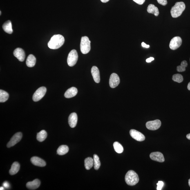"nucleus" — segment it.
I'll list each match as a JSON object with an SVG mask.
<instances>
[{"label": "nucleus", "instance_id": "obj_11", "mask_svg": "<svg viewBox=\"0 0 190 190\" xmlns=\"http://www.w3.org/2000/svg\"><path fill=\"white\" fill-rule=\"evenodd\" d=\"M130 134L132 138L139 142L144 141L146 138L142 133L134 129L130 130Z\"/></svg>", "mask_w": 190, "mask_h": 190}, {"label": "nucleus", "instance_id": "obj_33", "mask_svg": "<svg viewBox=\"0 0 190 190\" xmlns=\"http://www.w3.org/2000/svg\"><path fill=\"white\" fill-rule=\"evenodd\" d=\"M3 186L5 189H8L10 187V184L8 182L5 181L3 183Z\"/></svg>", "mask_w": 190, "mask_h": 190}, {"label": "nucleus", "instance_id": "obj_26", "mask_svg": "<svg viewBox=\"0 0 190 190\" xmlns=\"http://www.w3.org/2000/svg\"><path fill=\"white\" fill-rule=\"evenodd\" d=\"M9 94L4 90H0V102L4 103L8 100Z\"/></svg>", "mask_w": 190, "mask_h": 190}, {"label": "nucleus", "instance_id": "obj_17", "mask_svg": "<svg viewBox=\"0 0 190 190\" xmlns=\"http://www.w3.org/2000/svg\"><path fill=\"white\" fill-rule=\"evenodd\" d=\"M41 182L38 179H35L32 181L29 182L26 184V187L30 190H35L39 187Z\"/></svg>", "mask_w": 190, "mask_h": 190}, {"label": "nucleus", "instance_id": "obj_29", "mask_svg": "<svg viewBox=\"0 0 190 190\" xmlns=\"http://www.w3.org/2000/svg\"><path fill=\"white\" fill-rule=\"evenodd\" d=\"M188 66L187 61H182L180 66H177V70L178 72H183L186 70V68Z\"/></svg>", "mask_w": 190, "mask_h": 190}, {"label": "nucleus", "instance_id": "obj_27", "mask_svg": "<svg viewBox=\"0 0 190 190\" xmlns=\"http://www.w3.org/2000/svg\"><path fill=\"white\" fill-rule=\"evenodd\" d=\"M113 147L115 151L118 153H122L124 151L123 146L118 142H116L114 143Z\"/></svg>", "mask_w": 190, "mask_h": 190}, {"label": "nucleus", "instance_id": "obj_21", "mask_svg": "<svg viewBox=\"0 0 190 190\" xmlns=\"http://www.w3.org/2000/svg\"><path fill=\"white\" fill-rule=\"evenodd\" d=\"M147 11L149 13L153 14L156 16H158L159 14L158 8L152 4H150L148 6Z\"/></svg>", "mask_w": 190, "mask_h": 190}, {"label": "nucleus", "instance_id": "obj_5", "mask_svg": "<svg viewBox=\"0 0 190 190\" xmlns=\"http://www.w3.org/2000/svg\"><path fill=\"white\" fill-rule=\"evenodd\" d=\"M78 55L77 50L73 49L70 51L67 58V63L69 66L73 67L76 64L78 60Z\"/></svg>", "mask_w": 190, "mask_h": 190}, {"label": "nucleus", "instance_id": "obj_3", "mask_svg": "<svg viewBox=\"0 0 190 190\" xmlns=\"http://www.w3.org/2000/svg\"><path fill=\"white\" fill-rule=\"evenodd\" d=\"M125 181L128 185L133 186L139 182V178L138 174L133 171H128L125 175Z\"/></svg>", "mask_w": 190, "mask_h": 190}, {"label": "nucleus", "instance_id": "obj_38", "mask_svg": "<svg viewBox=\"0 0 190 190\" xmlns=\"http://www.w3.org/2000/svg\"><path fill=\"white\" fill-rule=\"evenodd\" d=\"M186 137H187V138L188 139H189V140H190V133L187 135V136H186Z\"/></svg>", "mask_w": 190, "mask_h": 190}, {"label": "nucleus", "instance_id": "obj_24", "mask_svg": "<svg viewBox=\"0 0 190 190\" xmlns=\"http://www.w3.org/2000/svg\"><path fill=\"white\" fill-rule=\"evenodd\" d=\"M47 136V134L46 131L44 130H42L37 133V138L39 142H42L46 139Z\"/></svg>", "mask_w": 190, "mask_h": 190}, {"label": "nucleus", "instance_id": "obj_9", "mask_svg": "<svg viewBox=\"0 0 190 190\" xmlns=\"http://www.w3.org/2000/svg\"><path fill=\"white\" fill-rule=\"evenodd\" d=\"M161 125V122L158 119L149 121L146 124V128L151 130H156L158 129L160 127Z\"/></svg>", "mask_w": 190, "mask_h": 190}, {"label": "nucleus", "instance_id": "obj_15", "mask_svg": "<svg viewBox=\"0 0 190 190\" xmlns=\"http://www.w3.org/2000/svg\"><path fill=\"white\" fill-rule=\"evenodd\" d=\"M91 73L95 82L99 83L100 82V72L98 68L96 66H94L91 69Z\"/></svg>", "mask_w": 190, "mask_h": 190}, {"label": "nucleus", "instance_id": "obj_6", "mask_svg": "<svg viewBox=\"0 0 190 190\" xmlns=\"http://www.w3.org/2000/svg\"><path fill=\"white\" fill-rule=\"evenodd\" d=\"M47 92V89L44 87H42L38 88L34 93L32 99L34 101L37 102L44 97Z\"/></svg>", "mask_w": 190, "mask_h": 190}, {"label": "nucleus", "instance_id": "obj_35", "mask_svg": "<svg viewBox=\"0 0 190 190\" xmlns=\"http://www.w3.org/2000/svg\"><path fill=\"white\" fill-rule=\"evenodd\" d=\"M154 60V58L153 57H151L149 58H148L146 59V62H147L148 63H150L152 61H153Z\"/></svg>", "mask_w": 190, "mask_h": 190}, {"label": "nucleus", "instance_id": "obj_4", "mask_svg": "<svg viewBox=\"0 0 190 190\" xmlns=\"http://www.w3.org/2000/svg\"><path fill=\"white\" fill-rule=\"evenodd\" d=\"M90 41L89 38L86 36L81 38L80 43V50L83 54L88 53L90 50Z\"/></svg>", "mask_w": 190, "mask_h": 190}, {"label": "nucleus", "instance_id": "obj_12", "mask_svg": "<svg viewBox=\"0 0 190 190\" xmlns=\"http://www.w3.org/2000/svg\"><path fill=\"white\" fill-rule=\"evenodd\" d=\"M151 160L160 162H163L165 159L163 154L159 152H153L150 155Z\"/></svg>", "mask_w": 190, "mask_h": 190}, {"label": "nucleus", "instance_id": "obj_40", "mask_svg": "<svg viewBox=\"0 0 190 190\" xmlns=\"http://www.w3.org/2000/svg\"><path fill=\"white\" fill-rule=\"evenodd\" d=\"M4 189V188L3 187H1V188H0V190H3Z\"/></svg>", "mask_w": 190, "mask_h": 190}, {"label": "nucleus", "instance_id": "obj_23", "mask_svg": "<svg viewBox=\"0 0 190 190\" xmlns=\"http://www.w3.org/2000/svg\"><path fill=\"white\" fill-rule=\"evenodd\" d=\"M85 166L87 170H90L94 165V160L91 157H88L85 159Z\"/></svg>", "mask_w": 190, "mask_h": 190}, {"label": "nucleus", "instance_id": "obj_19", "mask_svg": "<svg viewBox=\"0 0 190 190\" xmlns=\"http://www.w3.org/2000/svg\"><path fill=\"white\" fill-rule=\"evenodd\" d=\"M36 59L34 56L32 54L29 55L26 60L27 66L29 67H32L36 64Z\"/></svg>", "mask_w": 190, "mask_h": 190}, {"label": "nucleus", "instance_id": "obj_32", "mask_svg": "<svg viewBox=\"0 0 190 190\" xmlns=\"http://www.w3.org/2000/svg\"><path fill=\"white\" fill-rule=\"evenodd\" d=\"M157 1L159 4L163 5V6H165L167 4V0H157Z\"/></svg>", "mask_w": 190, "mask_h": 190}, {"label": "nucleus", "instance_id": "obj_28", "mask_svg": "<svg viewBox=\"0 0 190 190\" xmlns=\"http://www.w3.org/2000/svg\"><path fill=\"white\" fill-rule=\"evenodd\" d=\"M93 160L94 168L96 170H98L100 167L101 163L98 156L96 154L94 155Z\"/></svg>", "mask_w": 190, "mask_h": 190}, {"label": "nucleus", "instance_id": "obj_7", "mask_svg": "<svg viewBox=\"0 0 190 190\" xmlns=\"http://www.w3.org/2000/svg\"><path fill=\"white\" fill-rule=\"evenodd\" d=\"M182 44V39L180 37H175L170 42L169 47L173 50L177 49Z\"/></svg>", "mask_w": 190, "mask_h": 190}, {"label": "nucleus", "instance_id": "obj_25", "mask_svg": "<svg viewBox=\"0 0 190 190\" xmlns=\"http://www.w3.org/2000/svg\"><path fill=\"white\" fill-rule=\"evenodd\" d=\"M69 151V148L67 146L62 145L60 146L57 151V154L63 155L66 154Z\"/></svg>", "mask_w": 190, "mask_h": 190}, {"label": "nucleus", "instance_id": "obj_18", "mask_svg": "<svg viewBox=\"0 0 190 190\" xmlns=\"http://www.w3.org/2000/svg\"><path fill=\"white\" fill-rule=\"evenodd\" d=\"M77 89L75 87H72L67 90L65 93V97L67 98H70L75 97L77 93Z\"/></svg>", "mask_w": 190, "mask_h": 190}, {"label": "nucleus", "instance_id": "obj_14", "mask_svg": "<svg viewBox=\"0 0 190 190\" xmlns=\"http://www.w3.org/2000/svg\"><path fill=\"white\" fill-rule=\"evenodd\" d=\"M31 162L35 166L44 167L46 166V162L42 159L37 157H33L31 158Z\"/></svg>", "mask_w": 190, "mask_h": 190}, {"label": "nucleus", "instance_id": "obj_42", "mask_svg": "<svg viewBox=\"0 0 190 190\" xmlns=\"http://www.w3.org/2000/svg\"><path fill=\"white\" fill-rule=\"evenodd\" d=\"M0 14H1V11H0Z\"/></svg>", "mask_w": 190, "mask_h": 190}, {"label": "nucleus", "instance_id": "obj_43", "mask_svg": "<svg viewBox=\"0 0 190 190\" xmlns=\"http://www.w3.org/2000/svg\"></svg>", "mask_w": 190, "mask_h": 190}, {"label": "nucleus", "instance_id": "obj_13", "mask_svg": "<svg viewBox=\"0 0 190 190\" xmlns=\"http://www.w3.org/2000/svg\"><path fill=\"white\" fill-rule=\"evenodd\" d=\"M14 55L21 62H23L25 59V53L24 50L21 48H17L14 50Z\"/></svg>", "mask_w": 190, "mask_h": 190}, {"label": "nucleus", "instance_id": "obj_16", "mask_svg": "<svg viewBox=\"0 0 190 190\" xmlns=\"http://www.w3.org/2000/svg\"><path fill=\"white\" fill-rule=\"evenodd\" d=\"M77 113H72L68 118V123L70 127L75 128L77 125Z\"/></svg>", "mask_w": 190, "mask_h": 190}, {"label": "nucleus", "instance_id": "obj_8", "mask_svg": "<svg viewBox=\"0 0 190 190\" xmlns=\"http://www.w3.org/2000/svg\"><path fill=\"white\" fill-rule=\"evenodd\" d=\"M22 137V134L20 132L16 133L11 139L7 144V147L9 148L13 146L20 142Z\"/></svg>", "mask_w": 190, "mask_h": 190}, {"label": "nucleus", "instance_id": "obj_41", "mask_svg": "<svg viewBox=\"0 0 190 190\" xmlns=\"http://www.w3.org/2000/svg\"><path fill=\"white\" fill-rule=\"evenodd\" d=\"M189 185L190 186V179H189Z\"/></svg>", "mask_w": 190, "mask_h": 190}, {"label": "nucleus", "instance_id": "obj_22", "mask_svg": "<svg viewBox=\"0 0 190 190\" xmlns=\"http://www.w3.org/2000/svg\"><path fill=\"white\" fill-rule=\"evenodd\" d=\"M20 169V164L17 162H14L12 165L9 171L10 175H14L17 174Z\"/></svg>", "mask_w": 190, "mask_h": 190}, {"label": "nucleus", "instance_id": "obj_37", "mask_svg": "<svg viewBox=\"0 0 190 190\" xmlns=\"http://www.w3.org/2000/svg\"><path fill=\"white\" fill-rule=\"evenodd\" d=\"M100 1L103 3H106L108 2L110 0H100Z\"/></svg>", "mask_w": 190, "mask_h": 190}, {"label": "nucleus", "instance_id": "obj_30", "mask_svg": "<svg viewBox=\"0 0 190 190\" xmlns=\"http://www.w3.org/2000/svg\"><path fill=\"white\" fill-rule=\"evenodd\" d=\"M172 79L174 81L178 83L181 82L184 80L182 75L179 74L174 75L173 76Z\"/></svg>", "mask_w": 190, "mask_h": 190}, {"label": "nucleus", "instance_id": "obj_2", "mask_svg": "<svg viewBox=\"0 0 190 190\" xmlns=\"http://www.w3.org/2000/svg\"><path fill=\"white\" fill-rule=\"evenodd\" d=\"M185 8L186 5L183 2H177L171 8V13L172 17L174 18L179 17Z\"/></svg>", "mask_w": 190, "mask_h": 190}, {"label": "nucleus", "instance_id": "obj_36", "mask_svg": "<svg viewBox=\"0 0 190 190\" xmlns=\"http://www.w3.org/2000/svg\"><path fill=\"white\" fill-rule=\"evenodd\" d=\"M142 46L143 47L146 48H149L150 46L149 45H147L144 42H143L142 43Z\"/></svg>", "mask_w": 190, "mask_h": 190}, {"label": "nucleus", "instance_id": "obj_31", "mask_svg": "<svg viewBox=\"0 0 190 190\" xmlns=\"http://www.w3.org/2000/svg\"><path fill=\"white\" fill-rule=\"evenodd\" d=\"M157 190H161L162 189V187H163L164 183L162 181H159L158 183H157Z\"/></svg>", "mask_w": 190, "mask_h": 190}, {"label": "nucleus", "instance_id": "obj_1", "mask_svg": "<svg viewBox=\"0 0 190 190\" xmlns=\"http://www.w3.org/2000/svg\"><path fill=\"white\" fill-rule=\"evenodd\" d=\"M65 41V38L62 35H54L49 42L48 46L51 49H58L64 44Z\"/></svg>", "mask_w": 190, "mask_h": 190}, {"label": "nucleus", "instance_id": "obj_20", "mask_svg": "<svg viewBox=\"0 0 190 190\" xmlns=\"http://www.w3.org/2000/svg\"><path fill=\"white\" fill-rule=\"evenodd\" d=\"M4 30L9 34H11L13 32L12 23L10 21H7L3 25Z\"/></svg>", "mask_w": 190, "mask_h": 190}, {"label": "nucleus", "instance_id": "obj_34", "mask_svg": "<svg viewBox=\"0 0 190 190\" xmlns=\"http://www.w3.org/2000/svg\"><path fill=\"white\" fill-rule=\"evenodd\" d=\"M137 4L139 5H142L145 1L146 0H133Z\"/></svg>", "mask_w": 190, "mask_h": 190}, {"label": "nucleus", "instance_id": "obj_39", "mask_svg": "<svg viewBox=\"0 0 190 190\" xmlns=\"http://www.w3.org/2000/svg\"><path fill=\"white\" fill-rule=\"evenodd\" d=\"M188 89L190 90V82L189 83L187 86Z\"/></svg>", "mask_w": 190, "mask_h": 190}, {"label": "nucleus", "instance_id": "obj_10", "mask_svg": "<svg viewBox=\"0 0 190 190\" xmlns=\"http://www.w3.org/2000/svg\"><path fill=\"white\" fill-rule=\"evenodd\" d=\"M120 82V80L117 74L113 73L110 76L109 84L110 87L115 88L118 85Z\"/></svg>", "mask_w": 190, "mask_h": 190}]
</instances>
